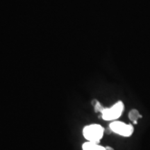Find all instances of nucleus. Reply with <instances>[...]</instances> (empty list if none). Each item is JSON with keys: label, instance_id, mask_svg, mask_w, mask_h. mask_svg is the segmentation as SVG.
Listing matches in <instances>:
<instances>
[{"label": "nucleus", "instance_id": "obj_6", "mask_svg": "<svg viewBox=\"0 0 150 150\" xmlns=\"http://www.w3.org/2000/svg\"><path fill=\"white\" fill-rule=\"evenodd\" d=\"M92 105L94 106V108H95V111L97 112H102V111L104 109V107H103L102 105L100 104V102H98V101L96 100V99H94L92 102Z\"/></svg>", "mask_w": 150, "mask_h": 150}, {"label": "nucleus", "instance_id": "obj_1", "mask_svg": "<svg viewBox=\"0 0 150 150\" xmlns=\"http://www.w3.org/2000/svg\"><path fill=\"white\" fill-rule=\"evenodd\" d=\"M105 129L99 125L94 124L86 126L83 129L84 138L90 142L99 144L104 136Z\"/></svg>", "mask_w": 150, "mask_h": 150}, {"label": "nucleus", "instance_id": "obj_5", "mask_svg": "<svg viewBox=\"0 0 150 150\" xmlns=\"http://www.w3.org/2000/svg\"><path fill=\"white\" fill-rule=\"evenodd\" d=\"M142 115H140L139 111L136 109H132L130 110V112H129V118L131 122H133V123L136 125L138 122V120L139 118H141Z\"/></svg>", "mask_w": 150, "mask_h": 150}, {"label": "nucleus", "instance_id": "obj_7", "mask_svg": "<svg viewBox=\"0 0 150 150\" xmlns=\"http://www.w3.org/2000/svg\"><path fill=\"white\" fill-rule=\"evenodd\" d=\"M105 150H114V149L111 147H109V146H107V147H105Z\"/></svg>", "mask_w": 150, "mask_h": 150}, {"label": "nucleus", "instance_id": "obj_4", "mask_svg": "<svg viewBox=\"0 0 150 150\" xmlns=\"http://www.w3.org/2000/svg\"><path fill=\"white\" fill-rule=\"evenodd\" d=\"M83 150H105V147L93 142H86L82 145Z\"/></svg>", "mask_w": 150, "mask_h": 150}, {"label": "nucleus", "instance_id": "obj_3", "mask_svg": "<svg viewBox=\"0 0 150 150\" xmlns=\"http://www.w3.org/2000/svg\"><path fill=\"white\" fill-rule=\"evenodd\" d=\"M109 128L112 132L124 137L131 136L134 131V127L131 124L127 125L120 121L112 122L109 125Z\"/></svg>", "mask_w": 150, "mask_h": 150}, {"label": "nucleus", "instance_id": "obj_2", "mask_svg": "<svg viewBox=\"0 0 150 150\" xmlns=\"http://www.w3.org/2000/svg\"><path fill=\"white\" fill-rule=\"evenodd\" d=\"M125 106L122 102L119 101L110 108H104L102 111V119L106 121L115 120L119 118L122 114Z\"/></svg>", "mask_w": 150, "mask_h": 150}]
</instances>
